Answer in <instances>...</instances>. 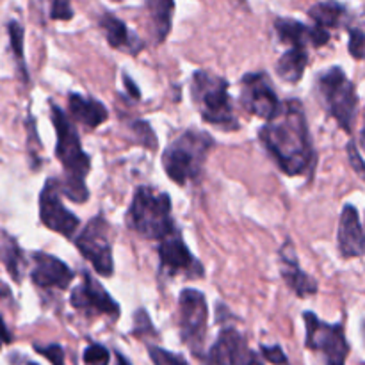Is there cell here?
Listing matches in <instances>:
<instances>
[{
	"label": "cell",
	"mask_w": 365,
	"mask_h": 365,
	"mask_svg": "<svg viewBox=\"0 0 365 365\" xmlns=\"http://www.w3.org/2000/svg\"><path fill=\"white\" fill-rule=\"evenodd\" d=\"M34 349L48 362H52V365H64V349L59 344H34Z\"/></svg>",
	"instance_id": "cell-30"
},
{
	"label": "cell",
	"mask_w": 365,
	"mask_h": 365,
	"mask_svg": "<svg viewBox=\"0 0 365 365\" xmlns=\"http://www.w3.org/2000/svg\"><path fill=\"white\" fill-rule=\"evenodd\" d=\"M259 138L285 175L298 177L312 168V139L305 109L298 100H287L282 113L260 128Z\"/></svg>",
	"instance_id": "cell-1"
},
{
	"label": "cell",
	"mask_w": 365,
	"mask_h": 365,
	"mask_svg": "<svg viewBox=\"0 0 365 365\" xmlns=\"http://www.w3.org/2000/svg\"><path fill=\"white\" fill-rule=\"evenodd\" d=\"M100 27H102L103 34H106L107 43L116 50H125L128 53L141 52L143 43L130 29L127 27L125 21L116 18L110 13H103L100 18Z\"/></svg>",
	"instance_id": "cell-19"
},
{
	"label": "cell",
	"mask_w": 365,
	"mask_h": 365,
	"mask_svg": "<svg viewBox=\"0 0 365 365\" xmlns=\"http://www.w3.org/2000/svg\"><path fill=\"white\" fill-rule=\"evenodd\" d=\"M260 353H262L264 359L267 362L274 364V365H285L287 364V356H285L284 349L280 346H260Z\"/></svg>",
	"instance_id": "cell-32"
},
{
	"label": "cell",
	"mask_w": 365,
	"mask_h": 365,
	"mask_svg": "<svg viewBox=\"0 0 365 365\" xmlns=\"http://www.w3.org/2000/svg\"><path fill=\"white\" fill-rule=\"evenodd\" d=\"M39 220L48 230L64 237H71L81 225L78 217L61 202L56 178H48L39 195Z\"/></svg>",
	"instance_id": "cell-12"
},
{
	"label": "cell",
	"mask_w": 365,
	"mask_h": 365,
	"mask_svg": "<svg viewBox=\"0 0 365 365\" xmlns=\"http://www.w3.org/2000/svg\"><path fill=\"white\" fill-rule=\"evenodd\" d=\"M7 32H9L11 48H13L14 59H16V64H18V70H20L21 78L27 82L29 81L27 66H25V57H24V36H25L24 27H21L18 21L11 20L9 24H7Z\"/></svg>",
	"instance_id": "cell-25"
},
{
	"label": "cell",
	"mask_w": 365,
	"mask_h": 365,
	"mask_svg": "<svg viewBox=\"0 0 365 365\" xmlns=\"http://www.w3.org/2000/svg\"><path fill=\"white\" fill-rule=\"evenodd\" d=\"M116 2H118V0H116Z\"/></svg>",
	"instance_id": "cell-39"
},
{
	"label": "cell",
	"mask_w": 365,
	"mask_h": 365,
	"mask_svg": "<svg viewBox=\"0 0 365 365\" xmlns=\"http://www.w3.org/2000/svg\"><path fill=\"white\" fill-rule=\"evenodd\" d=\"M209 307L203 292L184 289L178 296V328L184 344L195 355H200L207 337Z\"/></svg>",
	"instance_id": "cell-8"
},
{
	"label": "cell",
	"mask_w": 365,
	"mask_h": 365,
	"mask_svg": "<svg viewBox=\"0 0 365 365\" xmlns=\"http://www.w3.org/2000/svg\"><path fill=\"white\" fill-rule=\"evenodd\" d=\"M146 13L150 20V32L157 45L168 38L173 21L175 0H146Z\"/></svg>",
	"instance_id": "cell-21"
},
{
	"label": "cell",
	"mask_w": 365,
	"mask_h": 365,
	"mask_svg": "<svg viewBox=\"0 0 365 365\" xmlns=\"http://www.w3.org/2000/svg\"><path fill=\"white\" fill-rule=\"evenodd\" d=\"M84 359L86 365H109L110 355L109 349L103 348L102 344H91L84 349Z\"/></svg>",
	"instance_id": "cell-28"
},
{
	"label": "cell",
	"mask_w": 365,
	"mask_h": 365,
	"mask_svg": "<svg viewBox=\"0 0 365 365\" xmlns=\"http://www.w3.org/2000/svg\"><path fill=\"white\" fill-rule=\"evenodd\" d=\"M280 273L289 289L294 291V294L299 298H307L317 292L316 280L302 269L291 242H285L284 248L280 250Z\"/></svg>",
	"instance_id": "cell-18"
},
{
	"label": "cell",
	"mask_w": 365,
	"mask_h": 365,
	"mask_svg": "<svg viewBox=\"0 0 365 365\" xmlns=\"http://www.w3.org/2000/svg\"><path fill=\"white\" fill-rule=\"evenodd\" d=\"M348 153H349V163H351V168L360 175V177H364V160H362V155H360L359 148H356L355 141L348 143Z\"/></svg>",
	"instance_id": "cell-33"
},
{
	"label": "cell",
	"mask_w": 365,
	"mask_h": 365,
	"mask_svg": "<svg viewBox=\"0 0 365 365\" xmlns=\"http://www.w3.org/2000/svg\"><path fill=\"white\" fill-rule=\"evenodd\" d=\"M123 81H125V86H127V89H128V91H130V95L134 96L135 100H139V96H141V93H139V89L134 86V82H132V78L128 77V75H123Z\"/></svg>",
	"instance_id": "cell-35"
},
{
	"label": "cell",
	"mask_w": 365,
	"mask_h": 365,
	"mask_svg": "<svg viewBox=\"0 0 365 365\" xmlns=\"http://www.w3.org/2000/svg\"><path fill=\"white\" fill-rule=\"evenodd\" d=\"M191 95L205 123L223 130L239 128V120L228 93V82L223 77H217L207 70L195 71L191 78Z\"/></svg>",
	"instance_id": "cell-5"
},
{
	"label": "cell",
	"mask_w": 365,
	"mask_h": 365,
	"mask_svg": "<svg viewBox=\"0 0 365 365\" xmlns=\"http://www.w3.org/2000/svg\"><path fill=\"white\" fill-rule=\"evenodd\" d=\"M50 120L57 134L56 155L66 175L64 184L57 182L59 195H66L75 203L86 202L89 196L88 187H86V175L91 168V159L82 148L77 128L68 120L66 113L56 103H50Z\"/></svg>",
	"instance_id": "cell-2"
},
{
	"label": "cell",
	"mask_w": 365,
	"mask_h": 365,
	"mask_svg": "<svg viewBox=\"0 0 365 365\" xmlns=\"http://www.w3.org/2000/svg\"><path fill=\"white\" fill-rule=\"evenodd\" d=\"M50 18H52V20H61V21L71 20V18H73L71 0H52Z\"/></svg>",
	"instance_id": "cell-31"
},
{
	"label": "cell",
	"mask_w": 365,
	"mask_h": 365,
	"mask_svg": "<svg viewBox=\"0 0 365 365\" xmlns=\"http://www.w3.org/2000/svg\"><path fill=\"white\" fill-rule=\"evenodd\" d=\"M68 106H70V114L78 123L86 125L88 128H96L109 118L106 106L102 102L89 96L78 95V93H70L68 96Z\"/></svg>",
	"instance_id": "cell-20"
},
{
	"label": "cell",
	"mask_w": 365,
	"mask_h": 365,
	"mask_svg": "<svg viewBox=\"0 0 365 365\" xmlns=\"http://www.w3.org/2000/svg\"><path fill=\"white\" fill-rule=\"evenodd\" d=\"M70 305L84 316H109L113 319L120 316V305L88 273H84V282L71 291Z\"/></svg>",
	"instance_id": "cell-13"
},
{
	"label": "cell",
	"mask_w": 365,
	"mask_h": 365,
	"mask_svg": "<svg viewBox=\"0 0 365 365\" xmlns=\"http://www.w3.org/2000/svg\"><path fill=\"white\" fill-rule=\"evenodd\" d=\"M116 365H132V364L128 362V360L125 359L120 351H116Z\"/></svg>",
	"instance_id": "cell-37"
},
{
	"label": "cell",
	"mask_w": 365,
	"mask_h": 365,
	"mask_svg": "<svg viewBox=\"0 0 365 365\" xmlns=\"http://www.w3.org/2000/svg\"><path fill=\"white\" fill-rule=\"evenodd\" d=\"M245 365H264L262 364V360H260V356L257 355V353H250V356H248V360H246V364Z\"/></svg>",
	"instance_id": "cell-36"
},
{
	"label": "cell",
	"mask_w": 365,
	"mask_h": 365,
	"mask_svg": "<svg viewBox=\"0 0 365 365\" xmlns=\"http://www.w3.org/2000/svg\"><path fill=\"white\" fill-rule=\"evenodd\" d=\"M241 103L250 114L264 118L266 121L274 120L282 113V107H284L277 91L271 86L269 77L264 71L246 73L242 77Z\"/></svg>",
	"instance_id": "cell-10"
},
{
	"label": "cell",
	"mask_w": 365,
	"mask_h": 365,
	"mask_svg": "<svg viewBox=\"0 0 365 365\" xmlns=\"http://www.w3.org/2000/svg\"><path fill=\"white\" fill-rule=\"evenodd\" d=\"M13 342V335H11V331L7 330L6 323H4L2 316H0V348L6 344H11Z\"/></svg>",
	"instance_id": "cell-34"
},
{
	"label": "cell",
	"mask_w": 365,
	"mask_h": 365,
	"mask_svg": "<svg viewBox=\"0 0 365 365\" xmlns=\"http://www.w3.org/2000/svg\"><path fill=\"white\" fill-rule=\"evenodd\" d=\"M132 132H134L135 143H139V145L145 146V148L148 150L157 148V135L146 121H134V125H132Z\"/></svg>",
	"instance_id": "cell-26"
},
{
	"label": "cell",
	"mask_w": 365,
	"mask_h": 365,
	"mask_svg": "<svg viewBox=\"0 0 365 365\" xmlns=\"http://www.w3.org/2000/svg\"><path fill=\"white\" fill-rule=\"evenodd\" d=\"M250 353L245 337L235 328H225L209 349L205 365H245Z\"/></svg>",
	"instance_id": "cell-15"
},
{
	"label": "cell",
	"mask_w": 365,
	"mask_h": 365,
	"mask_svg": "<svg viewBox=\"0 0 365 365\" xmlns=\"http://www.w3.org/2000/svg\"><path fill=\"white\" fill-rule=\"evenodd\" d=\"M159 260L160 269L168 277H185V278H202L205 274L203 266L192 257L187 245L182 239L180 232L175 228L171 234L160 239L159 245Z\"/></svg>",
	"instance_id": "cell-11"
},
{
	"label": "cell",
	"mask_w": 365,
	"mask_h": 365,
	"mask_svg": "<svg viewBox=\"0 0 365 365\" xmlns=\"http://www.w3.org/2000/svg\"><path fill=\"white\" fill-rule=\"evenodd\" d=\"M274 31L282 43H289L291 46L307 48L309 45L323 46L330 41V32L317 25H305L292 18H278L274 21Z\"/></svg>",
	"instance_id": "cell-16"
},
{
	"label": "cell",
	"mask_w": 365,
	"mask_h": 365,
	"mask_svg": "<svg viewBox=\"0 0 365 365\" xmlns=\"http://www.w3.org/2000/svg\"><path fill=\"white\" fill-rule=\"evenodd\" d=\"M212 146L214 139L207 132L195 128L182 132L163 153V166L170 180L178 185L196 180Z\"/></svg>",
	"instance_id": "cell-4"
},
{
	"label": "cell",
	"mask_w": 365,
	"mask_h": 365,
	"mask_svg": "<svg viewBox=\"0 0 365 365\" xmlns=\"http://www.w3.org/2000/svg\"><path fill=\"white\" fill-rule=\"evenodd\" d=\"M0 259H2L4 266L9 271L13 280L20 282V267L24 264V257H21L20 246L16 245L13 237H6L4 245L0 246Z\"/></svg>",
	"instance_id": "cell-24"
},
{
	"label": "cell",
	"mask_w": 365,
	"mask_h": 365,
	"mask_svg": "<svg viewBox=\"0 0 365 365\" xmlns=\"http://www.w3.org/2000/svg\"><path fill=\"white\" fill-rule=\"evenodd\" d=\"M309 16L316 21L317 27L324 29H337L344 24L348 11L344 6L337 2H319L309 9Z\"/></svg>",
	"instance_id": "cell-23"
},
{
	"label": "cell",
	"mask_w": 365,
	"mask_h": 365,
	"mask_svg": "<svg viewBox=\"0 0 365 365\" xmlns=\"http://www.w3.org/2000/svg\"><path fill=\"white\" fill-rule=\"evenodd\" d=\"M316 89L324 109L342 130L351 134L359 116V95L355 84L346 77L342 68L331 66L324 73L317 75Z\"/></svg>",
	"instance_id": "cell-6"
},
{
	"label": "cell",
	"mask_w": 365,
	"mask_h": 365,
	"mask_svg": "<svg viewBox=\"0 0 365 365\" xmlns=\"http://www.w3.org/2000/svg\"><path fill=\"white\" fill-rule=\"evenodd\" d=\"M364 48H365V36L362 29L359 27L349 29V45H348L349 53H351L356 61H362Z\"/></svg>",
	"instance_id": "cell-29"
},
{
	"label": "cell",
	"mask_w": 365,
	"mask_h": 365,
	"mask_svg": "<svg viewBox=\"0 0 365 365\" xmlns=\"http://www.w3.org/2000/svg\"><path fill=\"white\" fill-rule=\"evenodd\" d=\"M307 64H309V53H307V48L291 46V48L278 59L277 73L282 81L296 84V82L302 81Z\"/></svg>",
	"instance_id": "cell-22"
},
{
	"label": "cell",
	"mask_w": 365,
	"mask_h": 365,
	"mask_svg": "<svg viewBox=\"0 0 365 365\" xmlns=\"http://www.w3.org/2000/svg\"><path fill=\"white\" fill-rule=\"evenodd\" d=\"M148 355L150 359H152L153 365H189L184 356L177 355V353L166 351V349L163 348H157V346H150Z\"/></svg>",
	"instance_id": "cell-27"
},
{
	"label": "cell",
	"mask_w": 365,
	"mask_h": 365,
	"mask_svg": "<svg viewBox=\"0 0 365 365\" xmlns=\"http://www.w3.org/2000/svg\"><path fill=\"white\" fill-rule=\"evenodd\" d=\"M27 365H38V364H34V362H29Z\"/></svg>",
	"instance_id": "cell-38"
},
{
	"label": "cell",
	"mask_w": 365,
	"mask_h": 365,
	"mask_svg": "<svg viewBox=\"0 0 365 365\" xmlns=\"http://www.w3.org/2000/svg\"><path fill=\"white\" fill-rule=\"evenodd\" d=\"M31 280L36 287L66 291L73 282L75 273L57 257L48 253H32Z\"/></svg>",
	"instance_id": "cell-14"
},
{
	"label": "cell",
	"mask_w": 365,
	"mask_h": 365,
	"mask_svg": "<svg viewBox=\"0 0 365 365\" xmlns=\"http://www.w3.org/2000/svg\"><path fill=\"white\" fill-rule=\"evenodd\" d=\"M303 321L307 330V348L323 355L327 365H346L349 344L346 341L344 328L341 324L324 323L314 312L303 314Z\"/></svg>",
	"instance_id": "cell-7"
},
{
	"label": "cell",
	"mask_w": 365,
	"mask_h": 365,
	"mask_svg": "<svg viewBox=\"0 0 365 365\" xmlns=\"http://www.w3.org/2000/svg\"><path fill=\"white\" fill-rule=\"evenodd\" d=\"M339 250L344 259H359L365 252V237L362 221L355 205H346L341 214L337 234Z\"/></svg>",
	"instance_id": "cell-17"
},
{
	"label": "cell",
	"mask_w": 365,
	"mask_h": 365,
	"mask_svg": "<svg viewBox=\"0 0 365 365\" xmlns=\"http://www.w3.org/2000/svg\"><path fill=\"white\" fill-rule=\"evenodd\" d=\"M130 230L150 241H160L175 230L171 217V198L168 192H160L150 185L135 189L134 198L127 212Z\"/></svg>",
	"instance_id": "cell-3"
},
{
	"label": "cell",
	"mask_w": 365,
	"mask_h": 365,
	"mask_svg": "<svg viewBox=\"0 0 365 365\" xmlns=\"http://www.w3.org/2000/svg\"><path fill=\"white\" fill-rule=\"evenodd\" d=\"M75 246L100 277H113L114 260L113 246L109 241V225L102 216L86 225L84 230L75 239Z\"/></svg>",
	"instance_id": "cell-9"
}]
</instances>
